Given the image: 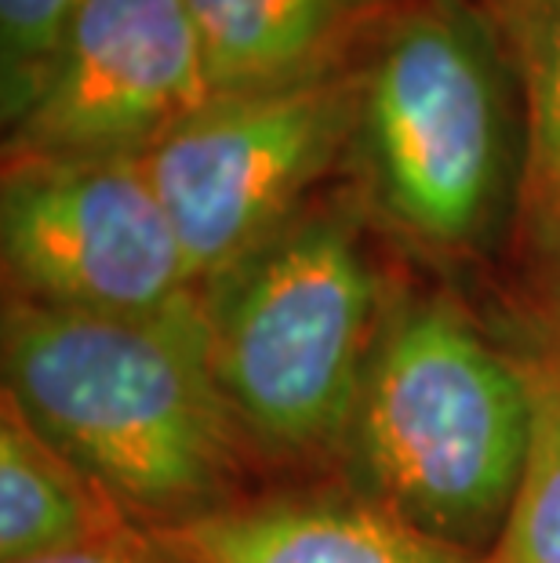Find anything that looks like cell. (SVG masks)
Returning <instances> with one entry per match:
<instances>
[{
    "instance_id": "cell-11",
    "label": "cell",
    "mask_w": 560,
    "mask_h": 563,
    "mask_svg": "<svg viewBox=\"0 0 560 563\" xmlns=\"http://www.w3.org/2000/svg\"><path fill=\"white\" fill-rule=\"evenodd\" d=\"M91 476L0 393V563H41L131 531Z\"/></svg>"
},
{
    "instance_id": "cell-5",
    "label": "cell",
    "mask_w": 560,
    "mask_h": 563,
    "mask_svg": "<svg viewBox=\"0 0 560 563\" xmlns=\"http://www.w3.org/2000/svg\"><path fill=\"white\" fill-rule=\"evenodd\" d=\"M353 128L356 63L288 88L216 95L164 135L142 164L194 284L230 273L345 175Z\"/></svg>"
},
{
    "instance_id": "cell-8",
    "label": "cell",
    "mask_w": 560,
    "mask_h": 563,
    "mask_svg": "<svg viewBox=\"0 0 560 563\" xmlns=\"http://www.w3.org/2000/svg\"><path fill=\"white\" fill-rule=\"evenodd\" d=\"M189 563H476L336 481L262 484L211 517L161 534Z\"/></svg>"
},
{
    "instance_id": "cell-14",
    "label": "cell",
    "mask_w": 560,
    "mask_h": 563,
    "mask_svg": "<svg viewBox=\"0 0 560 563\" xmlns=\"http://www.w3.org/2000/svg\"><path fill=\"white\" fill-rule=\"evenodd\" d=\"M41 563H189V560L178 556L161 534L131 527V531L106 538V542L91 549H80V553L55 556V560H41Z\"/></svg>"
},
{
    "instance_id": "cell-12",
    "label": "cell",
    "mask_w": 560,
    "mask_h": 563,
    "mask_svg": "<svg viewBox=\"0 0 560 563\" xmlns=\"http://www.w3.org/2000/svg\"><path fill=\"white\" fill-rule=\"evenodd\" d=\"M531 393V451L514 509L476 563H560V317L506 306L495 320Z\"/></svg>"
},
{
    "instance_id": "cell-10",
    "label": "cell",
    "mask_w": 560,
    "mask_h": 563,
    "mask_svg": "<svg viewBox=\"0 0 560 563\" xmlns=\"http://www.w3.org/2000/svg\"><path fill=\"white\" fill-rule=\"evenodd\" d=\"M216 95L270 91L353 66L397 0H183Z\"/></svg>"
},
{
    "instance_id": "cell-9",
    "label": "cell",
    "mask_w": 560,
    "mask_h": 563,
    "mask_svg": "<svg viewBox=\"0 0 560 563\" xmlns=\"http://www.w3.org/2000/svg\"><path fill=\"white\" fill-rule=\"evenodd\" d=\"M520 99L524 164L506 302L560 317V0H481Z\"/></svg>"
},
{
    "instance_id": "cell-6",
    "label": "cell",
    "mask_w": 560,
    "mask_h": 563,
    "mask_svg": "<svg viewBox=\"0 0 560 563\" xmlns=\"http://www.w3.org/2000/svg\"><path fill=\"white\" fill-rule=\"evenodd\" d=\"M4 298L74 313H164L200 295L142 161H4Z\"/></svg>"
},
{
    "instance_id": "cell-4",
    "label": "cell",
    "mask_w": 560,
    "mask_h": 563,
    "mask_svg": "<svg viewBox=\"0 0 560 563\" xmlns=\"http://www.w3.org/2000/svg\"><path fill=\"white\" fill-rule=\"evenodd\" d=\"M531 393L495 323L440 284H393L342 481L476 560L514 509Z\"/></svg>"
},
{
    "instance_id": "cell-2",
    "label": "cell",
    "mask_w": 560,
    "mask_h": 563,
    "mask_svg": "<svg viewBox=\"0 0 560 563\" xmlns=\"http://www.w3.org/2000/svg\"><path fill=\"white\" fill-rule=\"evenodd\" d=\"M524 124L481 0H397L356 58L345 175L375 230L433 269L509 251Z\"/></svg>"
},
{
    "instance_id": "cell-3",
    "label": "cell",
    "mask_w": 560,
    "mask_h": 563,
    "mask_svg": "<svg viewBox=\"0 0 560 563\" xmlns=\"http://www.w3.org/2000/svg\"><path fill=\"white\" fill-rule=\"evenodd\" d=\"M345 183L200 287L211 367L262 473L342 476L393 277Z\"/></svg>"
},
{
    "instance_id": "cell-13",
    "label": "cell",
    "mask_w": 560,
    "mask_h": 563,
    "mask_svg": "<svg viewBox=\"0 0 560 563\" xmlns=\"http://www.w3.org/2000/svg\"><path fill=\"white\" fill-rule=\"evenodd\" d=\"M80 0H0V124L26 110L58 33Z\"/></svg>"
},
{
    "instance_id": "cell-7",
    "label": "cell",
    "mask_w": 560,
    "mask_h": 563,
    "mask_svg": "<svg viewBox=\"0 0 560 563\" xmlns=\"http://www.w3.org/2000/svg\"><path fill=\"white\" fill-rule=\"evenodd\" d=\"M211 99L183 0H80L4 128V161H142Z\"/></svg>"
},
{
    "instance_id": "cell-1",
    "label": "cell",
    "mask_w": 560,
    "mask_h": 563,
    "mask_svg": "<svg viewBox=\"0 0 560 563\" xmlns=\"http://www.w3.org/2000/svg\"><path fill=\"white\" fill-rule=\"evenodd\" d=\"M0 375V393L142 531H178L262 487L200 295L142 317L4 298Z\"/></svg>"
}]
</instances>
